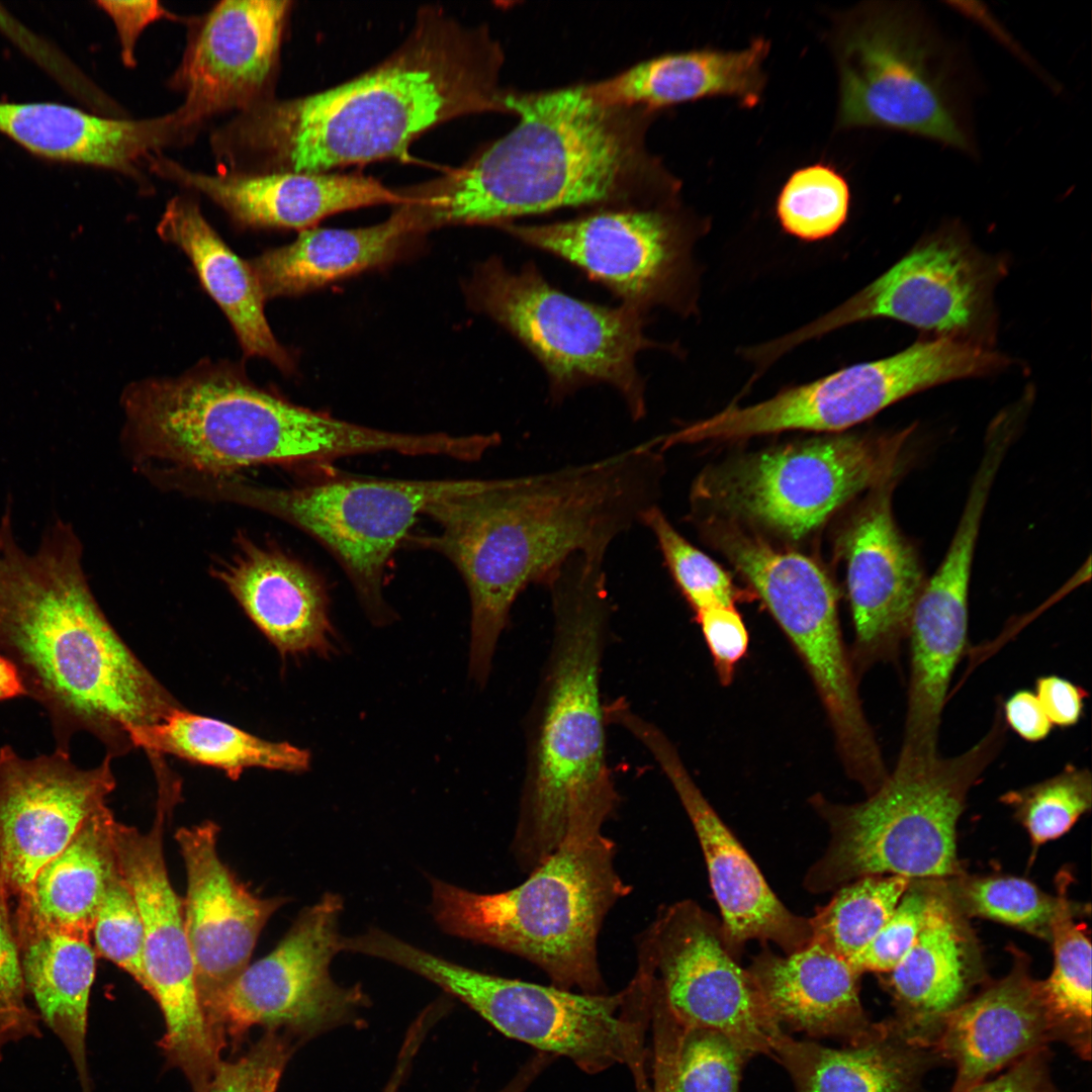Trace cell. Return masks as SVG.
Listing matches in <instances>:
<instances>
[{
  "label": "cell",
  "instance_id": "cell-1",
  "mask_svg": "<svg viewBox=\"0 0 1092 1092\" xmlns=\"http://www.w3.org/2000/svg\"><path fill=\"white\" fill-rule=\"evenodd\" d=\"M662 450L654 438L604 458L516 477L476 479L431 503L433 534L404 542L437 552L468 590L469 674L480 686L514 603L569 556H606L613 541L658 506Z\"/></svg>",
  "mask_w": 1092,
  "mask_h": 1092
},
{
  "label": "cell",
  "instance_id": "cell-2",
  "mask_svg": "<svg viewBox=\"0 0 1092 1092\" xmlns=\"http://www.w3.org/2000/svg\"><path fill=\"white\" fill-rule=\"evenodd\" d=\"M502 58L485 28L423 8L379 64L327 90L241 111L217 130L213 148L229 171L245 173H327L403 157L441 123L507 112Z\"/></svg>",
  "mask_w": 1092,
  "mask_h": 1092
},
{
  "label": "cell",
  "instance_id": "cell-3",
  "mask_svg": "<svg viewBox=\"0 0 1092 1092\" xmlns=\"http://www.w3.org/2000/svg\"><path fill=\"white\" fill-rule=\"evenodd\" d=\"M10 502L0 518V653L26 697L46 712L56 750L88 732L113 756L127 730L180 708L118 636L88 584L82 544L61 519L32 553L13 532Z\"/></svg>",
  "mask_w": 1092,
  "mask_h": 1092
},
{
  "label": "cell",
  "instance_id": "cell-4",
  "mask_svg": "<svg viewBox=\"0 0 1092 1092\" xmlns=\"http://www.w3.org/2000/svg\"><path fill=\"white\" fill-rule=\"evenodd\" d=\"M604 562L574 554L544 584L553 634L527 721L512 845L526 873L555 850L571 821L606 823L620 803L608 761L601 697L613 612Z\"/></svg>",
  "mask_w": 1092,
  "mask_h": 1092
},
{
  "label": "cell",
  "instance_id": "cell-5",
  "mask_svg": "<svg viewBox=\"0 0 1092 1092\" xmlns=\"http://www.w3.org/2000/svg\"><path fill=\"white\" fill-rule=\"evenodd\" d=\"M517 125L467 163L399 189L424 235L464 224L504 226L528 214L610 201L621 194L632 150L588 85L507 93Z\"/></svg>",
  "mask_w": 1092,
  "mask_h": 1092
},
{
  "label": "cell",
  "instance_id": "cell-6",
  "mask_svg": "<svg viewBox=\"0 0 1092 1092\" xmlns=\"http://www.w3.org/2000/svg\"><path fill=\"white\" fill-rule=\"evenodd\" d=\"M126 433L144 458L216 478L258 464H321L397 452L396 432L297 405L254 384L241 367L203 362L123 392Z\"/></svg>",
  "mask_w": 1092,
  "mask_h": 1092
},
{
  "label": "cell",
  "instance_id": "cell-7",
  "mask_svg": "<svg viewBox=\"0 0 1092 1092\" xmlns=\"http://www.w3.org/2000/svg\"><path fill=\"white\" fill-rule=\"evenodd\" d=\"M604 824L572 822L555 850L520 885L481 894L431 878V912L447 933L498 948L538 967L551 985L607 993L599 936L631 888L617 871Z\"/></svg>",
  "mask_w": 1092,
  "mask_h": 1092
},
{
  "label": "cell",
  "instance_id": "cell-8",
  "mask_svg": "<svg viewBox=\"0 0 1092 1092\" xmlns=\"http://www.w3.org/2000/svg\"><path fill=\"white\" fill-rule=\"evenodd\" d=\"M1006 731L998 704L988 732L963 753L897 759L882 785L855 804L814 795L810 804L828 825L830 839L807 871L804 888L822 894L864 876L914 881L956 875L958 821L970 790L1001 751Z\"/></svg>",
  "mask_w": 1092,
  "mask_h": 1092
},
{
  "label": "cell",
  "instance_id": "cell-9",
  "mask_svg": "<svg viewBox=\"0 0 1092 1092\" xmlns=\"http://www.w3.org/2000/svg\"><path fill=\"white\" fill-rule=\"evenodd\" d=\"M394 964L433 982L503 1034L540 1053L570 1060L587 1074L625 1065L638 1092H651L645 1063L653 983L636 971L615 994H586L482 973L407 942Z\"/></svg>",
  "mask_w": 1092,
  "mask_h": 1092
},
{
  "label": "cell",
  "instance_id": "cell-10",
  "mask_svg": "<svg viewBox=\"0 0 1092 1092\" xmlns=\"http://www.w3.org/2000/svg\"><path fill=\"white\" fill-rule=\"evenodd\" d=\"M464 292L472 308L500 325L540 362L553 400L606 383L621 394L634 421L646 415L636 357L657 343L644 334L645 312L577 299L552 286L535 264L516 272L496 257L475 267Z\"/></svg>",
  "mask_w": 1092,
  "mask_h": 1092
},
{
  "label": "cell",
  "instance_id": "cell-11",
  "mask_svg": "<svg viewBox=\"0 0 1092 1092\" xmlns=\"http://www.w3.org/2000/svg\"><path fill=\"white\" fill-rule=\"evenodd\" d=\"M713 534L801 656L824 705L847 775L862 787L877 784L887 768L861 706L830 579L803 554L778 551L734 528L718 527Z\"/></svg>",
  "mask_w": 1092,
  "mask_h": 1092
},
{
  "label": "cell",
  "instance_id": "cell-12",
  "mask_svg": "<svg viewBox=\"0 0 1092 1092\" xmlns=\"http://www.w3.org/2000/svg\"><path fill=\"white\" fill-rule=\"evenodd\" d=\"M475 479H385L340 475L291 488L208 481L226 499L263 510L321 543L348 575L375 623L390 611L383 584L388 563L416 519L433 502L465 491Z\"/></svg>",
  "mask_w": 1092,
  "mask_h": 1092
},
{
  "label": "cell",
  "instance_id": "cell-13",
  "mask_svg": "<svg viewBox=\"0 0 1092 1092\" xmlns=\"http://www.w3.org/2000/svg\"><path fill=\"white\" fill-rule=\"evenodd\" d=\"M911 432L813 439L747 456L701 477L695 500L713 499L734 515L800 539L857 493L899 477Z\"/></svg>",
  "mask_w": 1092,
  "mask_h": 1092
},
{
  "label": "cell",
  "instance_id": "cell-14",
  "mask_svg": "<svg viewBox=\"0 0 1092 1092\" xmlns=\"http://www.w3.org/2000/svg\"><path fill=\"white\" fill-rule=\"evenodd\" d=\"M938 49L905 8L864 6L843 17L834 37L839 126L901 129L966 149Z\"/></svg>",
  "mask_w": 1092,
  "mask_h": 1092
},
{
  "label": "cell",
  "instance_id": "cell-15",
  "mask_svg": "<svg viewBox=\"0 0 1092 1092\" xmlns=\"http://www.w3.org/2000/svg\"><path fill=\"white\" fill-rule=\"evenodd\" d=\"M1001 355L952 338L919 342L893 356L853 364L746 406L730 405L699 425L702 439L731 440L789 430L842 431L917 391L994 372Z\"/></svg>",
  "mask_w": 1092,
  "mask_h": 1092
},
{
  "label": "cell",
  "instance_id": "cell-16",
  "mask_svg": "<svg viewBox=\"0 0 1092 1092\" xmlns=\"http://www.w3.org/2000/svg\"><path fill=\"white\" fill-rule=\"evenodd\" d=\"M177 794L161 786L151 829L142 832L115 820L113 841L119 868L143 921L148 993L158 1003L165 1021L159 1045L168 1064L185 1076L192 1092H203L221 1061V1051L199 1004L183 903L172 887L165 863L164 829Z\"/></svg>",
  "mask_w": 1092,
  "mask_h": 1092
},
{
  "label": "cell",
  "instance_id": "cell-17",
  "mask_svg": "<svg viewBox=\"0 0 1092 1092\" xmlns=\"http://www.w3.org/2000/svg\"><path fill=\"white\" fill-rule=\"evenodd\" d=\"M636 948L637 965L652 973L684 1028L718 1032L751 1057L774 1059L787 1033L749 971L729 950L714 915L690 899L663 906Z\"/></svg>",
  "mask_w": 1092,
  "mask_h": 1092
},
{
  "label": "cell",
  "instance_id": "cell-18",
  "mask_svg": "<svg viewBox=\"0 0 1092 1092\" xmlns=\"http://www.w3.org/2000/svg\"><path fill=\"white\" fill-rule=\"evenodd\" d=\"M343 901L326 893L301 911L279 944L251 964L228 991L220 1011L222 1033L233 1045L253 1026L307 1040L355 1022L369 1004L360 987L338 985L330 964L342 951Z\"/></svg>",
  "mask_w": 1092,
  "mask_h": 1092
},
{
  "label": "cell",
  "instance_id": "cell-19",
  "mask_svg": "<svg viewBox=\"0 0 1092 1092\" xmlns=\"http://www.w3.org/2000/svg\"><path fill=\"white\" fill-rule=\"evenodd\" d=\"M519 241L582 270L647 313L655 306L689 310L692 226L662 208L609 209L545 224L503 226Z\"/></svg>",
  "mask_w": 1092,
  "mask_h": 1092
},
{
  "label": "cell",
  "instance_id": "cell-20",
  "mask_svg": "<svg viewBox=\"0 0 1092 1092\" xmlns=\"http://www.w3.org/2000/svg\"><path fill=\"white\" fill-rule=\"evenodd\" d=\"M996 271L954 236L928 241L840 305L761 345L768 362L807 341L854 323L889 317L925 330H970L987 314Z\"/></svg>",
  "mask_w": 1092,
  "mask_h": 1092
},
{
  "label": "cell",
  "instance_id": "cell-21",
  "mask_svg": "<svg viewBox=\"0 0 1092 1092\" xmlns=\"http://www.w3.org/2000/svg\"><path fill=\"white\" fill-rule=\"evenodd\" d=\"M618 724L653 756L695 829L731 953L739 959L750 940L777 944L785 954L808 945L812 940L810 918L790 911L774 893L754 860L702 794L664 732L633 710L624 711Z\"/></svg>",
  "mask_w": 1092,
  "mask_h": 1092
},
{
  "label": "cell",
  "instance_id": "cell-22",
  "mask_svg": "<svg viewBox=\"0 0 1092 1092\" xmlns=\"http://www.w3.org/2000/svg\"><path fill=\"white\" fill-rule=\"evenodd\" d=\"M111 755L81 768L70 753L23 757L0 747V875L10 897H20L36 873L106 804L115 788Z\"/></svg>",
  "mask_w": 1092,
  "mask_h": 1092
},
{
  "label": "cell",
  "instance_id": "cell-23",
  "mask_svg": "<svg viewBox=\"0 0 1092 1092\" xmlns=\"http://www.w3.org/2000/svg\"><path fill=\"white\" fill-rule=\"evenodd\" d=\"M219 827L212 821L181 827L175 833L183 857L187 892L184 924L191 950L195 985L207 1028L222 1051L220 1024L223 999L250 965L257 939L286 898L251 893L220 859Z\"/></svg>",
  "mask_w": 1092,
  "mask_h": 1092
},
{
  "label": "cell",
  "instance_id": "cell-24",
  "mask_svg": "<svg viewBox=\"0 0 1092 1092\" xmlns=\"http://www.w3.org/2000/svg\"><path fill=\"white\" fill-rule=\"evenodd\" d=\"M290 6L286 0H225L202 18L173 78L184 95L174 111L185 129L272 98Z\"/></svg>",
  "mask_w": 1092,
  "mask_h": 1092
},
{
  "label": "cell",
  "instance_id": "cell-25",
  "mask_svg": "<svg viewBox=\"0 0 1092 1092\" xmlns=\"http://www.w3.org/2000/svg\"><path fill=\"white\" fill-rule=\"evenodd\" d=\"M897 479L872 489L844 533L855 671L897 657L926 582L918 553L893 516Z\"/></svg>",
  "mask_w": 1092,
  "mask_h": 1092
},
{
  "label": "cell",
  "instance_id": "cell-26",
  "mask_svg": "<svg viewBox=\"0 0 1092 1092\" xmlns=\"http://www.w3.org/2000/svg\"><path fill=\"white\" fill-rule=\"evenodd\" d=\"M156 175L204 194L236 221L258 228L304 231L335 213L402 201L397 190L358 174L192 171L157 154L148 163Z\"/></svg>",
  "mask_w": 1092,
  "mask_h": 1092
},
{
  "label": "cell",
  "instance_id": "cell-27",
  "mask_svg": "<svg viewBox=\"0 0 1092 1092\" xmlns=\"http://www.w3.org/2000/svg\"><path fill=\"white\" fill-rule=\"evenodd\" d=\"M1053 1041L1040 981L1019 958L1007 976L945 1016L930 1048L956 1068L950 1092H967Z\"/></svg>",
  "mask_w": 1092,
  "mask_h": 1092
},
{
  "label": "cell",
  "instance_id": "cell-28",
  "mask_svg": "<svg viewBox=\"0 0 1092 1092\" xmlns=\"http://www.w3.org/2000/svg\"><path fill=\"white\" fill-rule=\"evenodd\" d=\"M0 132L41 158L133 176L142 163L188 136L175 111L122 119L54 102H0Z\"/></svg>",
  "mask_w": 1092,
  "mask_h": 1092
},
{
  "label": "cell",
  "instance_id": "cell-29",
  "mask_svg": "<svg viewBox=\"0 0 1092 1092\" xmlns=\"http://www.w3.org/2000/svg\"><path fill=\"white\" fill-rule=\"evenodd\" d=\"M214 574L282 656L334 650L325 584L298 560L242 540Z\"/></svg>",
  "mask_w": 1092,
  "mask_h": 1092
},
{
  "label": "cell",
  "instance_id": "cell-30",
  "mask_svg": "<svg viewBox=\"0 0 1092 1092\" xmlns=\"http://www.w3.org/2000/svg\"><path fill=\"white\" fill-rule=\"evenodd\" d=\"M938 881L916 940L884 980L894 1000L896 1014L891 1018L897 1028L927 1048L945 1016L969 998L977 979L961 909Z\"/></svg>",
  "mask_w": 1092,
  "mask_h": 1092
},
{
  "label": "cell",
  "instance_id": "cell-31",
  "mask_svg": "<svg viewBox=\"0 0 1092 1092\" xmlns=\"http://www.w3.org/2000/svg\"><path fill=\"white\" fill-rule=\"evenodd\" d=\"M747 970L783 1028L846 1044L874 1026L860 1001L861 974L817 942L785 956L763 947Z\"/></svg>",
  "mask_w": 1092,
  "mask_h": 1092
},
{
  "label": "cell",
  "instance_id": "cell-32",
  "mask_svg": "<svg viewBox=\"0 0 1092 1092\" xmlns=\"http://www.w3.org/2000/svg\"><path fill=\"white\" fill-rule=\"evenodd\" d=\"M774 1060L796 1092H921L925 1074L941 1061L907 1038L892 1018L875 1022L859 1040L830 1048L786 1034Z\"/></svg>",
  "mask_w": 1092,
  "mask_h": 1092
},
{
  "label": "cell",
  "instance_id": "cell-33",
  "mask_svg": "<svg viewBox=\"0 0 1092 1092\" xmlns=\"http://www.w3.org/2000/svg\"><path fill=\"white\" fill-rule=\"evenodd\" d=\"M768 51V40L759 37L737 51L672 53L588 86L602 104L614 109L633 105L664 107L717 96L731 97L744 107H752L763 91L762 65Z\"/></svg>",
  "mask_w": 1092,
  "mask_h": 1092
},
{
  "label": "cell",
  "instance_id": "cell-34",
  "mask_svg": "<svg viewBox=\"0 0 1092 1092\" xmlns=\"http://www.w3.org/2000/svg\"><path fill=\"white\" fill-rule=\"evenodd\" d=\"M395 206L379 223L304 230L290 244L251 260L266 299L303 294L401 257L423 235L404 207Z\"/></svg>",
  "mask_w": 1092,
  "mask_h": 1092
},
{
  "label": "cell",
  "instance_id": "cell-35",
  "mask_svg": "<svg viewBox=\"0 0 1092 1092\" xmlns=\"http://www.w3.org/2000/svg\"><path fill=\"white\" fill-rule=\"evenodd\" d=\"M157 232L192 262L204 289L229 318L245 356L265 358L281 371L292 373L293 357L273 335L264 312L266 297L250 263L228 247L198 204L188 197H174Z\"/></svg>",
  "mask_w": 1092,
  "mask_h": 1092
},
{
  "label": "cell",
  "instance_id": "cell-36",
  "mask_svg": "<svg viewBox=\"0 0 1092 1092\" xmlns=\"http://www.w3.org/2000/svg\"><path fill=\"white\" fill-rule=\"evenodd\" d=\"M26 993L66 1048L82 1092H92L86 1035L95 949L90 939L13 914Z\"/></svg>",
  "mask_w": 1092,
  "mask_h": 1092
},
{
  "label": "cell",
  "instance_id": "cell-37",
  "mask_svg": "<svg viewBox=\"0 0 1092 1092\" xmlns=\"http://www.w3.org/2000/svg\"><path fill=\"white\" fill-rule=\"evenodd\" d=\"M115 818L105 805L36 873L14 915L90 939L108 881L118 867Z\"/></svg>",
  "mask_w": 1092,
  "mask_h": 1092
},
{
  "label": "cell",
  "instance_id": "cell-38",
  "mask_svg": "<svg viewBox=\"0 0 1092 1092\" xmlns=\"http://www.w3.org/2000/svg\"><path fill=\"white\" fill-rule=\"evenodd\" d=\"M131 746L156 754H172L210 765L237 780L244 769L263 767L292 772L309 767L306 749L272 742L217 719L178 708L163 720L127 730Z\"/></svg>",
  "mask_w": 1092,
  "mask_h": 1092
},
{
  "label": "cell",
  "instance_id": "cell-39",
  "mask_svg": "<svg viewBox=\"0 0 1092 1092\" xmlns=\"http://www.w3.org/2000/svg\"><path fill=\"white\" fill-rule=\"evenodd\" d=\"M1054 967L1040 981L1054 1041L1068 1045L1080 1059H1091V943L1085 926L1074 919L1068 903L1051 934Z\"/></svg>",
  "mask_w": 1092,
  "mask_h": 1092
},
{
  "label": "cell",
  "instance_id": "cell-40",
  "mask_svg": "<svg viewBox=\"0 0 1092 1092\" xmlns=\"http://www.w3.org/2000/svg\"><path fill=\"white\" fill-rule=\"evenodd\" d=\"M912 880L874 875L853 880L810 917L812 940L850 961L889 919Z\"/></svg>",
  "mask_w": 1092,
  "mask_h": 1092
},
{
  "label": "cell",
  "instance_id": "cell-41",
  "mask_svg": "<svg viewBox=\"0 0 1092 1092\" xmlns=\"http://www.w3.org/2000/svg\"><path fill=\"white\" fill-rule=\"evenodd\" d=\"M959 908L1051 940L1052 928L1069 903L1066 891L1051 896L1028 880L991 876L962 880L949 890Z\"/></svg>",
  "mask_w": 1092,
  "mask_h": 1092
},
{
  "label": "cell",
  "instance_id": "cell-42",
  "mask_svg": "<svg viewBox=\"0 0 1092 1092\" xmlns=\"http://www.w3.org/2000/svg\"><path fill=\"white\" fill-rule=\"evenodd\" d=\"M850 191L832 166L813 164L795 171L777 198L776 213L783 230L806 242L834 235L847 219Z\"/></svg>",
  "mask_w": 1092,
  "mask_h": 1092
},
{
  "label": "cell",
  "instance_id": "cell-43",
  "mask_svg": "<svg viewBox=\"0 0 1092 1092\" xmlns=\"http://www.w3.org/2000/svg\"><path fill=\"white\" fill-rule=\"evenodd\" d=\"M1001 801L1013 809L1035 850L1067 833L1090 810L1091 774L1068 764L1054 777L1004 794Z\"/></svg>",
  "mask_w": 1092,
  "mask_h": 1092
},
{
  "label": "cell",
  "instance_id": "cell-44",
  "mask_svg": "<svg viewBox=\"0 0 1092 1092\" xmlns=\"http://www.w3.org/2000/svg\"><path fill=\"white\" fill-rule=\"evenodd\" d=\"M640 524L654 536L665 565L695 613L734 606L737 593L727 572L685 539L658 506L648 510Z\"/></svg>",
  "mask_w": 1092,
  "mask_h": 1092
},
{
  "label": "cell",
  "instance_id": "cell-45",
  "mask_svg": "<svg viewBox=\"0 0 1092 1092\" xmlns=\"http://www.w3.org/2000/svg\"><path fill=\"white\" fill-rule=\"evenodd\" d=\"M92 936L95 952L122 969L148 992L143 921L119 864L108 881Z\"/></svg>",
  "mask_w": 1092,
  "mask_h": 1092
},
{
  "label": "cell",
  "instance_id": "cell-46",
  "mask_svg": "<svg viewBox=\"0 0 1092 1092\" xmlns=\"http://www.w3.org/2000/svg\"><path fill=\"white\" fill-rule=\"evenodd\" d=\"M751 1058L718 1032L682 1027L674 1092H740L742 1071Z\"/></svg>",
  "mask_w": 1092,
  "mask_h": 1092
},
{
  "label": "cell",
  "instance_id": "cell-47",
  "mask_svg": "<svg viewBox=\"0 0 1092 1092\" xmlns=\"http://www.w3.org/2000/svg\"><path fill=\"white\" fill-rule=\"evenodd\" d=\"M10 898L0 875V1061L7 1044L41 1036L40 1018L26 1002Z\"/></svg>",
  "mask_w": 1092,
  "mask_h": 1092
},
{
  "label": "cell",
  "instance_id": "cell-48",
  "mask_svg": "<svg viewBox=\"0 0 1092 1092\" xmlns=\"http://www.w3.org/2000/svg\"><path fill=\"white\" fill-rule=\"evenodd\" d=\"M937 880H914L872 941L849 963L863 972L890 973L905 958L924 921Z\"/></svg>",
  "mask_w": 1092,
  "mask_h": 1092
},
{
  "label": "cell",
  "instance_id": "cell-49",
  "mask_svg": "<svg viewBox=\"0 0 1092 1092\" xmlns=\"http://www.w3.org/2000/svg\"><path fill=\"white\" fill-rule=\"evenodd\" d=\"M295 1044L287 1033L265 1028L236 1060H221L204 1092H276Z\"/></svg>",
  "mask_w": 1092,
  "mask_h": 1092
},
{
  "label": "cell",
  "instance_id": "cell-50",
  "mask_svg": "<svg viewBox=\"0 0 1092 1092\" xmlns=\"http://www.w3.org/2000/svg\"><path fill=\"white\" fill-rule=\"evenodd\" d=\"M719 679L729 685L736 664L748 648V633L734 606H717L696 613Z\"/></svg>",
  "mask_w": 1092,
  "mask_h": 1092
},
{
  "label": "cell",
  "instance_id": "cell-51",
  "mask_svg": "<svg viewBox=\"0 0 1092 1092\" xmlns=\"http://www.w3.org/2000/svg\"><path fill=\"white\" fill-rule=\"evenodd\" d=\"M1049 1046L1036 1050L967 1092H1062L1053 1081Z\"/></svg>",
  "mask_w": 1092,
  "mask_h": 1092
},
{
  "label": "cell",
  "instance_id": "cell-52",
  "mask_svg": "<svg viewBox=\"0 0 1092 1092\" xmlns=\"http://www.w3.org/2000/svg\"><path fill=\"white\" fill-rule=\"evenodd\" d=\"M96 4L112 19L119 37L121 59L126 67H134L135 47L144 29L152 22L173 15L159 2L98 1Z\"/></svg>",
  "mask_w": 1092,
  "mask_h": 1092
},
{
  "label": "cell",
  "instance_id": "cell-53",
  "mask_svg": "<svg viewBox=\"0 0 1092 1092\" xmlns=\"http://www.w3.org/2000/svg\"><path fill=\"white\" fill-rule=\"evenodd\" d=\"M1053 726L1069 728L1082 718L1088 693L1080 686L1059 675H1042L1035 680V690Z\"/></svg>",
  "mask_w": 1092,
  "mask_h": 1092
},
{
  "label": "cell",
  "instance_id": "cell-54",
  "mask_svg": "<svg viewBox=\"0 0 1092 1092\" xmlns=\"http://www.w3.org/2000/svg\"><path fill=\"white\" fill-rule=\"evenodd\" d=\"M1001 712L1007 728L1029 742L1046 738L1053 728L1034 692L1019 690L1003 704Z\"/></svg>",
  "mask_w": 1092,
  "mask_h": 1092
},
{
  "label": "cell",
  "instance_id": "cell-55",
  "mask_svg": "<svg viewBox=\"0 0 1092 1092\" xmlns=\"http://www.w3.org/2000/svg\"><path fill=\"white\" fill-rule=\"evenodd\" d=\"M26 697L23 684L13 663L0 653V702Z\"/></svg>",
  "mask_w": 1092,
  "mask_h": 1092
},
{
  "label": "cell",
  "instance_id": "cell-56",
  "mask_svg": "<svg viewBox=\"0 0 1092 1092\" xmlns=\"http://www.w3.org/2000/svg\"><path fill=\"white\" fill-rule=\"evenodd\" d=\"M417 1052V1048L412 1043H403L401 1045L395 1068L382 1092L399 1091Z\"/></svg>",
  "mask_w": 1092,
  "mask_h": 1092
},
{
  "label": "cell",
  "instance_id": "cell-57",
  "mask_svg": "<svg viewBox=\"0 0 1092 1092\" xmlns=\"http://www.w3.org/2000/svg\"><path fill=\"white\" fill-rule=\"evenodd\" d=\"M652 1092H674L673 1084L668 1079H659L653 1084Z\"/></svg>",
  "mask_w": 1092,
  "mask_h": 1092
},
{
  "label": "cell",
  "instance_id": "cell-58",
  "mask_svg": "<svg viewBox=\"0 0 1092 1092\" xmlns=\"http://www.w3.org/2000/svg\"><path fill=\"white\" fill-rule=\"evenodd\" d=\"M496 1092H507V1091H505V1090H498V1091H496Z\"/></svg>",
  "mask_w": 1092,
  "mask_h": 1092
}]
</instances>
